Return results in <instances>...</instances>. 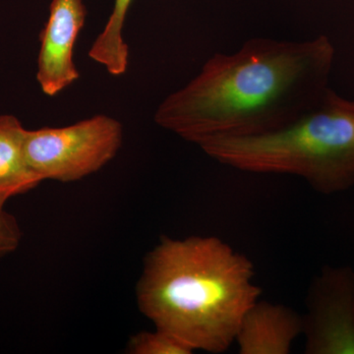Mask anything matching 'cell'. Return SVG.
I'll return each instance as SVG.
<instances>
[{
    "label": "cell",
    "instance_id": "6da1fadb",
    "mask_svg": "<svg viewBox=\"0 0 354 354\" xmlns=\"http://www.w3.org/2000/svg\"><path fill=\"white\" fill-rule=\"evenodd\" d=\"M335 57L325 35L305 41L249 39L234 53L209 58L198 75L158 106L156 123L199 147L278 131L323 99Z\"/></svg>",
    "mask_w": 354,
    "mask_h": 354
},
{
    "label": "cell",
    "instance_id": "7a4b0ae2",
    "mask_svg": "<svg viewBox=\"0 0 354 354\" xmlns=\"http://www.w3.org/2000/svg\"><path fill=\"white\" fill-rule=\"evenodd\" d=\"M252 261L216 236H164L137 286L140 311L193 351L225 353L262 295Z\"/></svg>",
    "mask_w": 354,
    "mask_h": 354
},
{
    "label": "cell",
    "instance_id": "3957f363",
    "mask_svg": "<svg viewBox=\"0 0 354 354\" xmlns=\"http://www.w3.org/2000/svg\"><path fill=\"white\" fill-rule=\"evenodd\" d=\"M221 165L252 174L301 177L317 192L354 187V101L329 88L317 106L285 128L200 146Z\"/></svg>",
    "mask_w": 354,
    "mask_h": 354
},
{
    "label": "cell",
    "instance_id": "277c9868",
    "mask_svg": "<svg viewBox=\"0 0 354 354\" xmlns=\"http://www.w3.org/2000/svg\"><path fill=\"white\" fill-rule=\"evenodd\" d=\"M122 137L120 121L95 115L70 127L26 130L25 157L41 180L72 183L111 162Z\"/></svg>",
    "mask_w": 354,
    "mask_h": 354
},
{
    "label": "cell",
    "instance_id": "5b68a950",
    "mask_svg": "<svg viewBox=\"0 0 354 354\" xmlns=\"http://www.w3.org/2000/svg\"><path fill=\"white\" fill-rule=\"evenodd\" d=\"M302 316L304 353L354 354V270L324 266L310 283Z\"/></svg>",
    "mask_w": 354,
    "mask_h": 354
},
{
    "label": "cell",
    "instance_id": "8992f818",
    "mask_svg": "<svg viewBox=\"0 0 354 354\" xmlns=\"http://www.w3.org/2000/svg\"><path fill=\"white\" fill-rule=\"evenodd\" d=\"M82 0H53L50 17L39 35L37 80L44 94L55 97L72 85L80 74L73 62L74 46L85 24Z\"/></svg>",
    "mask_w": 354,
    "mask_h": 354
},
{
    "label": "cell",
    "instance_id": "52a82bcc",
    "mask_svg": "<svg viewBox=\"0 0 354 354\" xmlns=\"http://www.w3.org/2000/svg\"><path fill=\"white\" fill-rule=\"evenodd\" d=\"M302 326L295 310L259 299L242 319L235 342L241 354H288Z\"/></svg>",
    "mask_w": 354,
    "mask_h": 354
},
{
    "label": "cell",
    "instance_id": "ba28073f",
    "mask_svg": "<svg viewBox=\"0 0 354 354\" xmlns=\"http://www.w3.org/2000/svg\"><path fill=\"white\" fill-rule=\"evenodd\" d=\"M26 129L10 114L0 115V202L24 194L41 183L25 157Z\"/></svg>",
    "mask_w": 354,
    "mask_h": 354
},
{
    "label": "cell",
    "instance_id": "9c48e42d",
    "mask_svg": "<svg viewBox=\"0 0 354 354\" xmlns=\"http://www.w3.org/2000/svg\"><path fill=\"white\" fill-rule=\"evenodd\" d=\"M133 0H114L113 12L88 51V57L104 65L113 76L127 73L128 46L123 39V26Z\"/></svg>",
    "mask_w": 354,
    "mask_h": 354
},
{
    "label": "cell",
    "instance_id": "30bf717a",
    "mask_svg": "<svg viewBox=\"0 0 354 354\" xmlns=\"http://www.w3.org/2000/svg\"><path fill=\"white\" fill-rule=\"evenodd\" d=\"M128 351L133 354H192L193 349L176 337L156 329L155 332H140L132 337Z\"/></svg>",
    "mask_w": 354,
    "mask_h": 354
},
{
    "label": "cell",
    "instance_id": "8fae6325",
    "mask_svg": "<svg viewBox=\"0 0 354 354\" xmlns=\"http://www.w3.org/2000/svg\"><path fill=\"white\" fill-rule=\"evenodd\" d=\"M0 202V259L14 252L22 239V232L14 216L4 209Z\"/></svg>",
    "mask_w": 354,
    "mask_h": 354
}]
</instances>
